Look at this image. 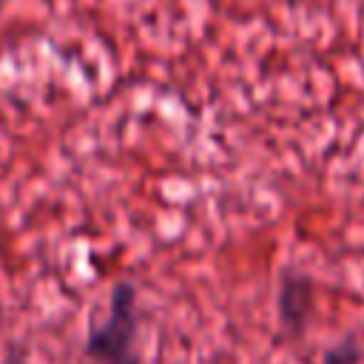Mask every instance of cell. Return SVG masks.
I'll return each mask as SVG.
<instances>
[{
    "label": "cell",
    "mask_w": 364,
    "mask_h": 364,
    "mask_svg": "<svg viewBox=\"0 0 364 364\" xmlns=\"http://www.w3.org/2000/svg\"><path fill=\"white\" fill-rule=\"evenodd\" d=\"M139 333V290L131 282H117L108 296V313L91 324L82 353L94 364H139L136 355Z\"/></svg>",
    "instance_id": "6da1fadb"
},
{
    "label": "cell",
    "mask_w": 364,
    "mask_h": 364,
    "mask_svg": "<svg viewBox=\"0 0 364 364\" xmlns=\"http://www.w3.org/2000/svg\"><path fill=\"white\" fill-rule=\"evenodd\" d=\"M321 364H364V344L358 341V336L347 333L324 347Z\"/></svg>",
    "instance_id": "3957f363"
},
{
    "label": "cell",
    "mask_w": 364,
    "mask_h": 364,
    "mask_svg": "<svg viewBox=\"0 0 364 364\" xmlns=\"http://www.w3.org/2000/svg\"><path fill=\"white\" fill-rule=\"evenodd\" d=\"M316 296H318V284L310 273H304L296 264L279 270L273 307H276V324L287 338L299 341L307 336L316 318Z\"/></svg>",
    "instance_id": "7a4b0ae2"
}]
</instances>
